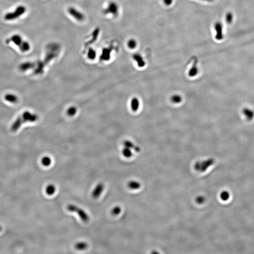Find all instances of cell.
<instances>
[{"instance_id":"6da1fadb","label":"cell","mask_w":254,"mask_h":254,"mask_svg":"<svg viewBox=\"0 0 254 254\" xmlns=\"http://www.w3.org/2000/svg\"><path fill=\"white\" fill-rule=\"evenodd\" d=\"M26 12V8L23 5H20L16 8L14 12H8L4 15V19L6 21L16 20L24 14Z\"/></svg>"},{"instance_id":"7a4b0ae2","label":"cell","mask_w":254,"mask_h":254,"mask_svg":"<svg viewBox=\"0 0 254 254\" xmlns=\"http://www.w3.org/2000/svg\"><path fill=\"white\" fill-rule=\"evenodd\" d=\"M67 209L69 211L76 212L80 218L83 222H87L89 220V215L86 213V212L81 208H79L78 207L76 206L75 205L69 204L67 206Z\"/></svg>"},{"instance_id":"3957f363","label":"cell","mask_w":254,"mask_h":254,"mask_svg":"<svg viewBox=\"0 0 254 254\" xmlns=\"http://www.w3.org/2000/svg\"><path fill=\"white\" fill-rule=\"evenodd\" d=\"M119 6L114 1H110L106 8L103 9V13L105 15H112L117 16L119 14Z\"/></svg>"},{"instance_id":"277c9868","label":"cell","mask_w":254,"mask_h":254,"mask_svg":"<svg viewBox=\"0 0 254 254\" xmlns=\"http://www.w3.org/2000/svg\"><path fill=\"white\" fill-rule=\"evenodd\" d=\"M22 124L26 123H34L38 120V116L35 114L26 111L24 112L21 116H20Z\"/></svg>"},{"instance_id":"5b68a950","label":"cell","mask_w":254,"mask_h":254,"mask_svg":"<svg viewBox=\"0 0 254 254\" xmlns=\"http://www.w3.org/2000/svg\"><path fill=\"white\" fill-rule=\"evenodd\" d=\"M67 12L71 17L78 21H83L85 19L84 14L74 7H69Z\"/></svg>"},{"instance_id":"8992f818","label":"cell","mask_w":254,"mask_h":254,"mask_svg":"<svg viewBox=\"0 0 254 254\" xmlns=\"http://www.w3.org/2000/svg\"><path fill=\"white\" fill-rule=\"evenodd\" d=\"M215 29L216 32L215 38L218 41H221L223 39L224 35L223 32V25L220 22H217L215 24Z\"/></svg>"},{"instance_id":"52a82bcc","label":"cell","mask_w":254,"mask_h":254,"mask_svg":"<svg viewBox=\"0 0 254 254\" xmlns=\"http://www.w3.org/2000/svg\"><path fill=\"white\" fill-rule=\"evenodd\" d=\"M112 51V50L111 48L106 47L103 48L100 56V60L102 61H107L109 60L111 58Z\"/></svg>"},{"instance_id":"ba28073f","label":"cell","mask_w":254,"mask_h":254,"mask_svg":"<svg viewBox=\"0 0 254 254\" xmlns=\"http://www.w3.org/2000/svg\"><path fill=\"white\" fill-rule=\"evenodd\" d=\"M23 41V39L22 38L21 36L19 35L16 34V35H12L9 39H7L6 42L7 44L9 43L10 42H12L19 48L22 44Z\"/></svg>"},{"instance_id":"9c48e42d","label":"cell","mask_w":254,"mask_h":254,"mask_svg":"<svg viewBox=\"0 0 254 254\" xmlns=\"http://www.w3.org/2000/svg\"><path fill=\"white\" fill-rule=\"evenodd\" d=\"M35 66H36V63L35 62H30V61L24 62L20 65L19 69L22 72H26L30 69L35 68Z\"/></svg>"},{"instance_id":"30bf717a","label":"cell","mask_w":254,"mask_h":254,"mask_svg":"<svg viewBox=\"0 0 254 254\" xmlns=\"http://www.w3.org/2000/svg\"><path fill=\"white\" fill-rule=\"evenodd\" d=\"M104 189V185L102 183L98 184L93 190V192H92V196L95 199H97L100 196L102 192L103 191Z\"/></svg>"},{"instance_id":"8fae6325","label":"cell","mask_w":254,"mask_h":254,"mask_svg":"<svg viewBox=\"0 0 254 254\" xmlns=\"http://www.w3.org/2000/svg\"><path fill=\"white\" fill-rule=\"evenodd\" d=\"M100 29L98 27L96 28L93 32L92 33L91 38L90 40L86 43V46H89L95 43L98 38V35H100Z\"/></svg>"},{"instance_id":"7c38bea8","label":"cell","mask_w":254,"mask_h":254,"mask_svg":"<svg viewBox=\"0 0 254 254\" xmlns=\"http://www.w3.org/2000/svg\"><path fill=\"white\" fill-rule=\"evenodd\" d=\"M242 113L248 121H251L254 118V112L253 110L249 108H245L242 110Z\"/></svg>"},{"instance_id":"4fadbf2b","label":"cell","mask_w":254,"mask_h":254,"mask_svg":"<svg viewBox=\"0 0 254 254\" xmlns=\"http://www.w3.org/2000/svg\"><path fill=\"white\" fill-rule=\"evenodd\" d=\"M4 99L5 100L12 103H16L18 101V98L17 96L11 93L5 95Z\"/></svg>"},{"instance_id":"5bb4252c","label":"cell","mask_w":254,"mask_h":254,"mask_svg":"<svg viewBox=\"0 0 254 254\" xmlns=\"http://www.w3.org/2000/svg\"><path fill=\"white\" fill-rule=\"evenodd\" d=\"M87 56L88 59H89L91 60H93L95 59L97 57V52L96 51L95 49H94L93 48L90 47L88 49Z\"/></svg>"},{"instance_id":"9a60e30c","label":"cell","mask_w":254,"mask_h":254,"mask_svg":"<svg viewBox=\"0 0 254 254\" xmlns=\"http://www.w3.org/2000/svg\"><path fill=\"white\" fill-rule=\"evenodd\" d=\"M18 48L20 50V51L22 52H26L30 50L31 46L28 42H27L26 41H24L22 44Z\"/></svg>"},{"instance_id":"2e32d148","label":"cell","mask_w":254,"mask_h":254,"mask_svg":"<svg viewBox=\"0 0 254 254\" xmlns=\"http://www.w3.org/2000/svg\"><path fill=\"white\" fill-rule=\"evenodd\" d=\"M47 194L52 195L54 194L56 191V187L53 184H49L47 186L45 190Z\"/></svg>"},{"instance_id":"e0dca14e","label":"cell","mask_w":254,"mask_h":254,"mask_svg":"<svg viewBox=\"0 0 254 254\" xmlns=\"http://www.w3.org/2000/svg\"><path fill=\"white\" fill-rule=\"evenodd\" d=\"M88 244L84 242H79L75 245V248L78 250H83L87 248Z\"/></svg>"},{"instance_id":"ac0fdd59","label":"cell","mask_w":254,"mask_h":254,"mask_svg":"<svg viewBox=\"0 0 254 254\" xmlns=\"http://www.w3.org/2000/svg\"><path fill=\"white\" fill-rule=\"evenodd\" d=\"M51 160L48 156H45L41 159V163L44 166H49L51 164Z\"/></svg>"},{"instance_id":"d6986e66","label":"cell","mask_w":254,"mask_h":254,"mask_svg":"<svg viewBox=\"0 0 254 254\" xmlns=\"http://www.w3.org/2000/svg\"><path fill=\"white\" fill-rule=\"evenodd\" d=\"M234 19V16L231 12H228L226 13V22L228 24H231Z\"/></svg>"},{"instance_id":"ffe728a7","label":"cell","mask_w":254,"mask_h":254,"mask_svg":"<svg viewBox=\"0 0 254 254\" xmlns=\"http://www.w3.org/2000/svg\"><path fill=\"white\" fill-rule=\"evenodd\" d=\"M76 112H77V109L76 107L72 106V107L69 108L67 110V114L69 116H72L75 115Z\"/></svg>"},{"instance_id":"44dd1931","label":"cell","mask_w":254,"mask_h":254,"mask_svg":"<svg viewBox=\"0 0 254 254\" xmlns=\"http://www.w3.org/2000/svg\"><path fill=\"white\" fill-rule=\"evenodd\" d=\"M127 45H128L129 48H130L131 49H133L137 46V43H136L135 40L131 39V40H129L128 41Z\"/></svg>"},{"instance_id":"7402d4cb","label":"cell","mask_w":254,"mask_h":254,"mask_svg":"<svg viewBox=\"0 0 254 254\" xmlns=\"http://www.w3.org/2000/svg\"><path fill=\"white\" fill-rule=\"evenodd\" d=\"M121 209L119 207H115L112 210V213L114 215H117L119 214V213L121 212Z\"/></svg>"},{"instance_id":"603a6c76","label":"cell","mask_w":254,"mask_h":254,"mask_svg":"<svg viewBox=\"0 0 254 254\" xmlns=\"http://www.w3.org/2000/svg\"><path fill=\"white\" fill-rule=\"evenodd\" d=\"M132 108L133 110L137 109L138 107V101H137V100H133L132 102Z\"/></svg>"},{"instance_id":"cb8c5ba5","label":"cell","mask_w":254,"mask_h":254,"mask_svg":"<svg viewBox=\"0 0 254 254\" xmlns=\"http://www.w3.org/2000/svg\"><path fill=\"white\" fill-rule=\"evenodd\" d=\"M172 100L174 102H179L180 101L181 99L179 97L175 96V97H173Z\"/></svg>"},{"instance_id":"d4e9b609","label":"cell","mask_w":254,"mask_h":254,"mask_svg":"<svg viewBox=\"0 0 254 254\" xmlns=\"http://www.w3.org/2000/svg\"><path fill=\"white\" fill-rule=\"evenodd\" d=\"M203 1H213V0H203Z\"/></svg>"},{"instance_id":"484cf974","label":"cell","mask_w":254,"mask_h":254,"mask_svg":"<svg viewBox=\"0 0 254 254\" xmlns=\"http://www.w3.org/2000/svg\"><path fill=\"white\" fill-rule=\"evenodd\" d=\"M1 226H0V231H1Z\"/></svg>"}]
</instances>
